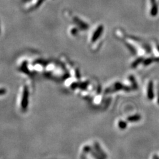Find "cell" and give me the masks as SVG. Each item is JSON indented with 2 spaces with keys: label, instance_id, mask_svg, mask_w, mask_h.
<instances>
[{
  "label": "cell",
  "instance_id": "cell-1",
  "mask_svg": "<svg viewBox=\"0 0 159 159\" xmlns=\"http://www.w3.org/2000/svg\"><path fill=\"white\" fill-rule=\"evenodd\" d=\"M147 96L148 98L149 99H153L154 97V93H153V83L150 82L148 86V91H147Z\"/></svg>",
  "mask_w": 159,
  "mask_h": 159
},
{
  "label": "cell",
  "instance_id": "cell-2",
  "mask_svg": "<svg viewBox=\"0 0 159 159\" xmlns=\"http://www.w3.org/2000/svg\"><path fill=\"white\" fill-rule=\"evenodd\" d=\"M141 117L140 115H133V116H130L127 118V120L130 122H136L139 121L141 120Z\"/></svg>",
  "mask_w": 159,
  "mask_h": 159
},
{
  "label": "cell",
  "instance_id": "cell-3",
  "mask_svg": "<svg viewBox=\"0 0 159 159\" xmlns=\"http://www.w3.org/2000/svg\"><path fill=\"white\" fill-rule=\"evenodd\" d=\"M27 92L26 94V91H25L24 94V96H23V101H22V107H23V108H26V106H27Z\"/></svg>",
  "mask_w": 159,
  "mask_h": 159
},
{
  "label": "cell",
  "instance_id": "cell-4",
  "mask_svg": "<svg viewBox=\"0 0 159 159\" xmlns=\"http://www.w3.org/2000/svg\"><path fill=\"white\" fill-rule=\"evenodd\" d=\"M127 123L126 122L123 121H120L119 122V127L121 129H125L126 127H127Z\"/></svg>",
  "mask_w": 159,
  "mask_h": 159
},
{
  "label": "cell",
  "instance_id": "cell-5",
  "mask_svg": "<svg viewBox=\"0 0 159 159\" xmlns=\"http://www.w3.org/2000/svg\"><path fill=\"white\" fill-rule=\"evenodd\" d=\"M153 159H159V157L157 156H154L153 157Z\"/></svg>",
  "mask_w": 159,
  "mask_h": 159
},
{
  "label": "cell",
  "instance_id": "cell-6",
  "mask_svg": "<svg viewBox=\"0 0 159 159\" xmlns=\"http://www.w3.org/2000/svg\"><path fill=\"white\" fill-rule=\"evenodd\" d=\"M158 104H159V91L158 92Z\"/></svg>",
  "mask_w": 159,
  "mask_h": 159
},
{
  "label": "cell",
  "instance_id": "cell-7",
  "mask_svg": "<svg viewBox=\"0 0 159 159\" xmlns=\"http://www.w3.org/2000/svg\"><path fill=\"white\" fill-rule=\"evenodd\" d=\"M4 94V91H2L0 89V94Z\"/></svg>",
  "mask_w": 159,
  "mask_h": 159
}]
</instances>
